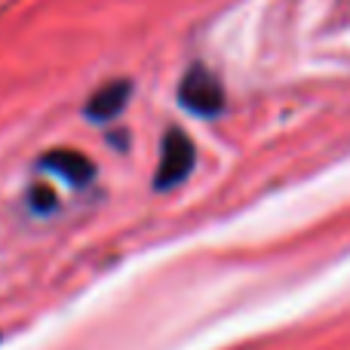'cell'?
I'll return each instance as SVG.
<instances>
[{
	"label": "cell",
	"instance_id": "4",
	"mask_svg": "<svg viewBox=\"0 0 350 350\" xmlns=\"http://www.w3.org/2000/svg\"><path fill=\"white\" fill-rule=\"evenodd\" d=\"M43 166L53 170L55 175H62V178L74 181V185H86V181L96 175V166H92L90 157H83L80 151H68V148L53 151L46 160H43Z\"/></svg>",
	"mask_w": 350,
	"mask_h": 350
},
{
	"label": "cell",
	"instance_id": "3",
	"mask_svg": "<svg viewBox=\"0 0 350 350\" xmlns=\"http://www.w3.org/2000/svg\"><path fill=\"white\" fill-rule=\"evenodd\" d=\"M129 92H133V83L129 80H108L105 86H98L96 92L86 102V117L96 123H108L126 108Z\"/></svg>",
	"mask_w": 350,
	"mask_h": 350
},
{
	"label": "cell",
	"instance_id": "2",
	"mask_svg": "<svg viewBox=\"0 0 350 350\" xmlns=\"http://www.w3.org/2000/svg\"><path fill=\"white\" fill-rule=\"evenodd\" d=\"M193 163H197V148H193L191 135L175 126L166 129L163 142H160V163H157V175H154V185L160 191H170V187L181 185L191 175Z\"/></svg>",
	"mask_w": 350,
	"mask_h": 350
},
{
	"label": "cell",
	"instance_id": "1",
	"mask_svg": "<svg viewBox=\"0 0 350 350\" xmlns=\"http://www.w3.org/2000/svg\"><path fill=\"white\" fill-rule=\"evenodd\" d=\"M178 102L193 117H218L224 111V86L209 68L193 65L178 83Z\"/></svg>",
	"mask_w": 350,
	"mask_h": 350
}]
</instances>
